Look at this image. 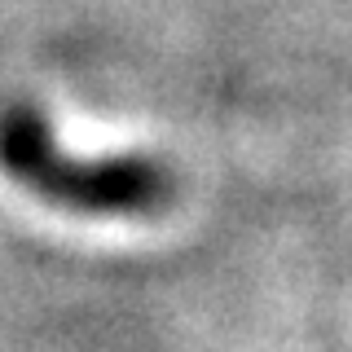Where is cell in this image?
I'll return each mask as SVG.
<instances>
[{
    "label": "cell",
    "instance_id": "obj_1",
    "mask_svg": "<svg viewBox=\"0 0 352 352\" xmlns=\"http://www.w3.org/2000/svg\"><path fill=\"white\" fill-rule=\"evenodd\" d=\"M0 168L14 185L80 216H150L172 198V172L159 159L66 154L49 115L31 102L0 106Z\"/></svg>",
    "mask_w": 352,
    "mask_h": 352
}]
</instances>
